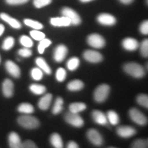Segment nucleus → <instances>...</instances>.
Segmentation results:
<instances>
[{"instance_id": "f257e3e1", "label": "nucleus", "mask_w": 148, "mask_h": 148, "mask_svg": "<svg viewBox=\"0 0 148 148\" xmlns=\"http://www.w3.org/2000/svg\"><path fill=\"white\" fill-rule=\"evenodd\" d=\"M17 123L22 127L28 130H34L39 127V120L30 114H23L17 118Z\"/></svg>"}, {"instance_id": "f03ea898", "label": "nucleus", "mask_w": 148, "mask_h": 148, "mask_svg": "<svg viewBox=\"0 0 148 148\" xmlns=\"http://www.w3.org/2000/svg\"><path fill=\"white\" fill-rule=\"evenodd\" d=\"M125 73L135 78H141L145 75V71L143 66L136 62H128L123 66Z\"/></svg>"}, {"instance_id": "7ed1b4c3", "label": "nucleus", "mask_w": 148, "mask_h": 148, "mask_svg": "<svg viewBox=\"0 0 148 148\" xmlns=\"http://www.w3.org/2000/svg\"><path fill=\"white\" fill-rule=\"evenodd\" d=\"M110 88L108 84H101L95 88L94 91V99L96 102L102 103L108 98Z\"/></svg>"}, {"instance_id": "20e7f679", "label": "nucleus", "mask_w": 148, "mask_h": 148, "mask_svg": "<svg viewBox=\"0 0 148 148\" xmlns=\"http://www.w3.org/2000/svg\"><path fill=\"white\" fill-rule=\"evenodd\" d=\"M129 115L130 119L134 123L140 125H145L147 123V119L143 112L137 108H132L129 110Z\"/></svg>"}, {"instance_id": "39448f33", "label": "nucleus", "mask_w": 148, "mask_h": 148, "mask_svg": "<svg viewBox=\"0 0 148 148\" xmlns=\"http://www.w3.org/2000/svg\"><path fill=\"white\" fill-rule=\"evenodd\" d=\"M61 14L62 16L67 17L71 21V25H78L81 23V18L76 11H75L69 7H64L61 10Z\"/></svg>"}, {"instance_id": "423d86ee", "label": "nucleus", "mask_w": 148, "mask_h": 148, "mask_svg": "<svg viewBox=\"0 0 148 148\" xmlns=\"http://www.w3.org/2000/svg\"><path fill=\"white\" fill-rule=\"evenodd\" d=\"M64 120L66 123L75 127H81L84 124V120L78 113H73L71 112H67L64 115Z\"/></svg>"}, {"instance_id": "0eeeda50", "label": "nucleus", "mask_w": 148, "mask_h": 148, "mask_svg": "<svg viewBox=\"0 0 148 148\" xmlns=\"http://www.w3.org/2000/svg\"><path fill=\"white\" fill-rule=\"evenodd\" d=\"M88 44L96 49H101L106 45V40L99 34H91L87 37Z\"/></svg>"}, {"instance_id": "6e6552de", "label": "nucleus", "mask_w": 148, "mask_h": 148, "mask_svg": "<svg viewBox=\"0 0 148 148\" xmlns=\"http://www.w3.org/2000/svg\"><path fill=\"white\" fill-rule=\"evenodd\" d=\"M83 58L91 63H98L103 60V56L99 51L87 49L83 53Z\"/></svg>"}, {"instance_id": "1a4fd4ad", "label": "nucleus", "mask_w": 148, "mask_h": 148, "mask_svg": "<svg viewBox=\"0 0 148 148\" xmlns=\"http://www.w3.org/2000/svg\"><path fill=\"white\" fill-rule=\"evenodd\" d=\"M5 68L6 71L14 78H19L21 77V69L13 61L10 60L5 61Z\"/></svg>"}, {"instance_id": "9d476101", "label": "nucleus", "mask_w": 148, "mask_h": 148, "mask_svg": "<svg viewBox=\"0 0 148 148\" xmlns=\"http://www.w3.org/2000/svg\"><path fill=\"white\" fill-rule=\"evenodd\" d=\"M86 136L90 143L93 145L99 146L102 145L103 138L100 133L94 128H90L86 132Z\"/></svg>"}, {"instance_id": "9b49d317", "label": "nucleus", "mask_w": 148, "mask_h": 148, "mask_svg": "<svg viewBox=\"0 0 148 148\" xmlns=\"http://www.w3.org/2000/svg\"><path fill=\"white\" fill-rule=\"evenodd\" d=\"M14 83L10 79L5 78L1 84V90L3 96L6 98H10L14 95Z\"/></svg>"}, {"instance_id": "f8f14e48", "label": "nucleus", "mask_w": 148, "mask_h": 148, "mask_svg": "<svg viewBox=\"0 0 148 148\" xmlns=\"http://www.w3.org/2000/svg\"><path fill=\"white\" fill-rule=\"evenodd\" d=\"M68 53V49L64 45L56 46L53 51V59L56 62H61L64 60Z\"/></svg>"}, {"instance_id": "ddd939ff", "label": "nucleus", "mask_w": 148, "mask_h": 148, "mask_svg": "<svg viewBox=\"0 0 148 148\" xmlns=\"http://www.w3.org/2000/svg\"><path fill=\"white\" fill-rule=\"evenodd\" d=\"M97 21L101 25L112 26L116 23V19L113 15L108 13H101L97 16Z\"/></svg>"}, {"instance_id": "4468645a", "label": "nucleus", "mask_w": 148, "mask_h": 148, "mask_svg": "<svg viewBox=\"0 0 148 148\" xmlns=\"http://www.w3.org/2000/svg\"><path fill=\"white\" fill-rule=\"evenodd\" d=\"M0 18L3 20V21H5L6 23H8L12 28L16 29L21 28L22 25L21 22L18 21L16 18L10 16L8 14L5 13V12H1L0 13Z\"/></svg>"}, {"instance_id": "2eb2a0df", "label": "nucleus", "mask_w": 148, "mask_h": 148, "mask_svg": "<svg viewBox=\"0 0 148 148\" xmlns=\"http://www.w3.org/2000/svg\"><path fill=\"white\" fill-rule=\"evenodd\" d=\"M136 130L134 127L128 126V125H122L116 129V133L122 138H130L132 137L136 134Z\"/></svg>"}, {"instance_id": "dca6fc26", "label": "nucleus", "mask_w": 148, "mask_h": 148, "mask_svg": "<svg viewBox=\"0 0 148 148\" xmlns=\"http://www.w3.org/2000/svg\"><path fill=\"white\" fill-rule=\"evenodd\" d=\"M122 46L127 51H135L139 47V42L133 38H125L122 40Z\"/></svg>"}, {"instance_id": "f3484780", "label": "nucleus", "mask_w": 148, "mask_h": 148, "mask_svg": "<svg viewBox=\"0 0 148 148\" xmlns=\"http://www.w3.org/2000/svg\"><path fill=\"white\" fill-rule=\"evenodd\" d=\"M50 23L54 27H68L71 25L70 20L64 16L51 18Z\"/></svg>"}, {"instance_id": "a211bd4d", "label": "nucleus", "mask_w": 148, "mask_h": 148, "mask_svg": "<svg viewBox=\"0 0 148 148\" xmlns=\"http://www.w3.org/2000/svg\"><path fill=\"white\" fill-rule=\"evenodd\" d=\"M9 147L11 148H21V140L19 135L15 132H11L8 136Z\"/></svg>"}, {"instance_id": "6ab92c4d", "label": "nucleus", "mask_w": 148, "mask_h": 148, "mask_svg": "<svg viewBox=\"0 0 148 148\" xmlns=\"http://www.w3.org/2000/svg\"><path fill=\"white\" fill-rule=\"evenodd\" d=\"M92 118L96 123L99 125H105L108 123L106 115L102 111L95 110L92 112Z\"/></svg>"}, {"instance_id": "aec40b11", "label": "nucleus", "mask_w": 148, "mask_h": 148, "mask_svg": "<svg viewBox=\"0 0 148 148\" xmlns=\"http://www.w3.org/2000/svg\"><path fill=\"white\" fill-rule=\"evenodd\" d=\"M53 96L51 93H47L40 98L38 101V106L40 110H47L50 106Z\"/></svg>"}, {"instance_id": "412c9836", "label": "nucleus", "mask_w": 148, "mask_h": 148, "mask_svg": "<svg viewBox=\"0 0 148 148\" xmlns=\"http://www.w3.org/2000/svg\"><path fill=\"white\" fill-rule=\"evenodd\" d=\"M35 62H36L38 67H39L42 71L45 72L46 74L50 75L51 73V69L50 66L48 65V64L47 63L45 59L43 58H41V57H38L35 60Z\"/></svg>"}, {"instance_id": "4be33fe9", "label": "nucleus", "mask_w": 148, "mask_h": 148, "mask_svg": "<svg viewBox=\"0 0 148 148\" xmlns=\"http://www.w3.org/2000/svg\"><path fill=\"white\" fill-rule=\"evenodd\" d=\"M17 110L20 113L24 114H30L34 112V108L29 103H21L17 107Z\"/></svg>"}, {"instance_id": "5701e85b", "label": "nucleus", "mask_w": 148, "mask_h": 148, "mask_svg": "<svg viewBox=\"0 0 148 148\" xmlns=\"http://www.w3.org/2000/svg\"><path fill=\"white\" fill-rule=\"evenodd\" d=\"M84 86V84L82 81L79 79H74L69 82L67 84V89L71 91H78L82 90Z\"/></svg>"}, {"instance_id": "b1692460", "label": "nucleus", "mask_w": 148, "mask_h": 148, "mask_svg": "<svg viewBox=\"0 0 148 148\" xmlns=\"http://www.w3.org/2000/svg\"><path fill=\"white\" fill-rule=\"evenodd\" d=\"M29 89L33 94L40 95L46 92V87L44 85L39 84H32L29 86Z\"/></svg>"}, {"instance_id": "393cba45", "label": "nucleus", "mask_w": 148, "mask_h": 148, "mask_svg": "<svg viewBox=\"0 0 148 148\" xmlns=\"http://www.w3.org/2000/svg\"><path fill=\"white\" fill-rule=\"evenodd\" d=\"M69 112L73 113H79L86 109V105L82 102H75L72 103L69 106Z\"/></svg>"}, {"instance_id": "a878e982", "label": "nucleus", "mask_w": 148, "mask_h": 148, "mask_svg": "<svg viewBox=\"0 0 148 148\" xmlns=\"http://www.w3.org/2000/svg\"><path fill=\"white\" fill-rule=\"evenodd\" d=\"M50 143L56 148L63 147V142L60 134L58 133H53L50 136Z\"/></svg>"}, {"instance_id": "bb28decb", "label": "nucleus", "mask_w": 148, "mask_h": 148, "mask_svg": "<svg viewBox=\"0 0 148 148\" xmlns=\"http://www.w3.org/2000/svg\"><path fill=\"white\" fill-rule=\"evenodd\" d=\"M64 100L62 97H58L56 99L54 104L52 108V113L53 114H58L60 113L61 111L63 110Z\"/></svg>"}, {"instance_id": "cd10ccee", "label": "nucleus", "mask_w": 148, "mask_h": 148, "mask_svg": "<svg viewBox=\"0 0 148 148\" xmlns=\"http://www.w3.org/2000/svg\"><path fill=\"white\" fill-rule=\"evenodd\" d=\"M107 120L112 125H116L119 123V116L115 111L109 110L106 114Z\"/></svg>"}, {"instance_id": "c85d7f7f", "label": "nucleus", "mask_w": 148, "mask_h": 148, "mask_svg": "<svg viewBox=\"0 0 148 148\" xmlns=\"http://www.w3.org/2000/svg\"><path fill=\"white\" fill-rule=\"evenodd\" d=\"M23 23L25 25L28 26L34 29H42L43 28V25L40 22L31 19V18H25L23 20Z\"/></svg>"}, {"instance_id": "c756f323", "label": "nucleus", "mask_w": 148, "mask_h": 148, "mask_svg": "<svg viewBox=\"0 0 148 148\" xmlns=\"http://www.w3.org/2000/svg\"><path fill=\"white\" fill-rule=\"evenodd\" d=\"M80 61L77 57H71L66 62V67L69 71H75L79 66Z\"/></svg>"}, {"instance_id": "7c9ffc66", "label": "nucleus", "mask_w": 148, "mask_h": 148, "mask_svg": "<svg viewBox=\"0 0 148 148\" xmlns=\"http://www.w3.org/2000/svg\"><path fill=\"white\" fill-rule=\"evenodd\" d=\"M15 43V40L12 36H8L3 40L1 48L4 51H9L14 47Z\"/></svg>"}, {"instance_id": "2f4dec72", "label": "nucleus", "mask_w": 148, "mask_h": 148, "mask_svg": "<svg viewBox=\"0 0 148 148\" xmlns=\"http://www.w3.org/2000/svg\"><path fill=\"white\" fill-rule=\"evenodd\" d=\"M19 42L24 47L31 48L34 45L32 38L27 35H21L19 38Z\"/></svg>"}, {"instance_id": "473e14b6", "label": "nucleus", "mask_w": 148, "mask_h": 148, "mask_svg": "<svg viewBox=\"0 0 148 148\" xmlns=\"http://www.w3.org/2000/svg\"><path fill=\"white\" fill-rule=\"evenodd\" d=\"M51 44V41L49 38H43L40 40L38 45V51L40 54H42L45 51L46 48H47Z\"/></svg>"}, {"instance_id": "72a5a7b5", "label": "nucleus", "mask_w": 148, "mask_h": 148, "mask_svg": "<svg viewBox=\"0 0 148 148\" xmlns=\"http://www.w3.org/2000/svg\"><path fill=\"white\" fill-rule=\"evenodd\" d=\"M30 75L34 80L39 81L43 77V71L39 67H34L31 70Z\"/></svg>"}, {"instance_id": "f704fd0d", "label": "nucleus", "mask_w": 148, "mask_h": 148, "mask_svg": "<svg viewBox=\"0 0 148 148\" xmlns=\"http://www.w3.org/2000/svg\"><path fill=\"white\" fill-rule=\"evenodd\" d=\"M66 77V70L62 67H59L56 72V78L58 82H62L65 80Z\"/></svg>"}, {"instance_id": "c9c22d12", "label": "nucleus", "mask_w": 148, "mask_h": 148, "mask_svg": "<svg viewBox=\"0 0 148 148\" xmlns=\"http://www.w3.org/2000/svg\"><path fill=\"white\" fill-rule=\"evenodd\" d=\"M29 35L34 40L40 41L42 39L45 38V34L43 32L40 31L39 29H34L29 32Z\"/></svg>"}, {"instance_id": "e433bc0d", "label": "nucleus", "mask_w": 148, "mask_h": 148, "mask_svg": "<svg viewBox=\"0 0 148 148\" xmlns=\"http://www.w3.org/2000/svg\"><path fill=\"white\" fill-rule=\"evenodd\" d=\"M136 101L140 106L146 108H148V97L145 94H139L136 97Z\"/></svg>"}, {"instance_id": "4c0bfd02", "label": "nucleus", "mask_w": 148, "mask_h": 148, "mask_svg": "<svg viewBox=\"0 0 148 148\" xmlns=\"http://www.w3.org/2000/svg\"><path fill=\"white\" fill-rule=\"evenodd\" d=\"M52 0H33V5L36 8H42L49 5Z\"/></svg>"}, {"instance_id": "58836bf2", "label": "nucleus", "mask_w": 148, "mask_h": 148, "mask_svg": "<svg viewBox=\"0 0 148 148\" xmlns=\"http://www.w3.org/2000/svg\"><path fill=\"white\" fill-rule=\"evenodd\" d=\"M140 54L144 58L148 56V40L145 39L140 44Z\"/></svg>"}, {"instance_id": "ea45409f", "label": "nucleus", "mask_w": 148, "mask_h": 148, "mask_svg": "<svg viewBox=\"0 0 148 148\" xmlns=\"http://www.w3.org/2000/svg\"><path fill=\"white\" fill-rule=\"evenodd\" d=\"M17 53L23 58H28V57H30L32 55V51L29 48L23 47L18 49Z\"/></svg>"}, {"instance_id": "a19ab883", "label": "nucleus", "mask_w": 148, "mask_h": 148, "mask_svg": "<svg viewBox=\"0 0 148 148\" xmlns=\"http://www.w3.org/2000/svg\"><path fill=\"white\" fill-rule=\"evenodd\" d=\"M131 147L134 148L147 147V140L144 139H137L133 142Z\"/></svg>"}, {"instance_id": "79ce46f5", "label": "nucleus", "mask_w": 148, "mask_h": 148, "mask_svg": "<svg viewBox=\"0 0 148 148\" xmlns=\"http://www.w3.org/2000/svg\"><path fill=\"white\" fill-rule=\"evenodd\" d=\"M29 0H5L7 4L10 5H17L25 4L28 2Z\"/></svg>"}, {"instance_id": "37998d69", "label": "nucleus", "mask_w": 148, "mask_h": 148, "mask_svg": "<svg viewBox=\"0 0 148 148\" xmlns=\"http://www.w3.org/2000/svg\"><path fill=\"white\" fill-rule=\"evenodd\" d=\"M37 146L32 140H26L21 143V148H36Z\"/></svg>"}, {"instance_id": "c03bdc74", "label": "nucleus", "mask_w": 148, "mask_h": 148, "mask_svg": "<svg viewBox=\"0 0 148 148\" xmlns=\"http://www.w3.org/2000/svg\"><path fill=\"white\" fill-rule=\"evenodd\" d=\"M140 32H141V34L144 35H147L148 34V21H144L143 23L140 25Z\"/></svg>"}, {"instance_id": "a18cd8bd", "label": "nucleus", "mask_w": 148, "mask_h": 148, "mask_svg": "<svg viewBox=\"0 0 148 148\" xmlns=\"http://www.w3.org/2000/svg\"><path fill=\"white\" fill-rule=\"evenodd\" d=\"M67 147L68 148H78L79 146L74 141H69L67 144Z\"/></svg>"}, {"instance_id": "49530a36", "label": "nucleus", "mask_w": 148, "mask_h": 148, "mask_svg": "<svg viewBox=\"0 0 148 148\" xmlns=\"http://www.w3.org/2000/svg\"><path fill=\"white\" fill-rule=\"evenodd\" d=\"M120 2L123 3V4H130L131 3L133 2V1L134 0H119Z\"/></svg>"}, {"instance_id": "de8ad7c7", "label": "nucleus", "mask_w": 148, "mask_h": 148, "mask_svg": "<svg viewBox=\"0 0 148 148\" xmlns=\"http://www.w3.org/2000/svg\"><path fill=\"white\" fill-rule=\"evenodd\" d=\"M5 31V26L3 25V24L0 23V36H2Z\"/></svg>"}, {"instance_id": "09e8293b", "label": "nucleus", "mask_w": 148, "mask_h": 148, "mask_svg": "<svg viewBox=\"0 0 148 148\" xmlns=\"http://www.w3.org/2000/svg\"><path fill=\"white\" fill-rule=\"evenodd\" d=\"M92 1H93V0H79V1H81L82 3H88Z\"/></svg>"}, {"instance_id": "8fccbe9b", "label": "nucleus", "mask_w": 148, "mask_h": 148, "mask_svg": "<svg viewBox=\"0 0 148 148\" xmlns=\"http://www.w3.org/2000/svg\"><path fill=\"white\" fill-rule=\"evenodd\" d=\"M1 56H0V64H1Z\"/></svg>"}]
</instances>
